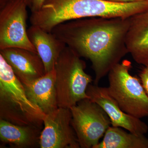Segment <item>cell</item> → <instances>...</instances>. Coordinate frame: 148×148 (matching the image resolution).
I'll use <instances>...</instances> for the list:
<instances>
[{"mask_svg": "<svg viewBox=\"0 0 148 148\" xmlns=\"http://www.w3.org/2000/svg\"><path fill=\"white\" fill-rule=\"evenodd\" d=\"M130 17L74 19L57 25L51 32L80 57L90 60L94 84L98 85L129 53L126 40Z\"/></svg>", "mask_w": 148, "mask_h": 148, "instance_id": "cell-1", "label": "cell"}, {"mask_svg": "<svg viewBox=\"0 0 148 148\" xmlns=\"http://www.w3.org/2000/svg\"><path fill=\"white\" fill-rule=\"evenodd\" d=\"M148 8V1L119 3L105 0H45L38 11L30 16L32 25L48 32L74 19L101 17L128 18Z\"/></svg>", "mask_w": 148, "mask_h": 148, "instance_id": "cell-2", "label": "cell"}, {"mask_svg": "<svg viewBox=\"0 0 148 148\" xmlns=\"http://www.w3.org/2000/svg\"><path fill=\"white\" fill-rule=\"evenodd\" d=\"M45 115L29 100L22 83L0 54V119L42 127Z\"/></svg>", "mask_w": 148, "mask_h": 148, "instance_id": "cell-3", "label": "cell"}, {"mask_svg": "<svg viewBox=\"0 0 148 148\" xmlns=\"http://www.w3.org/2000/svg\"><path fill=\"white\" fill-rule=\"evenodd\" d=\"M86 64L75 52L67 46L55 66L56 86L58 107L71 108L83 99L92 77L85 71Z\"/></svg>", "mask_w": 148, "mask_h": 148, "instance_id": "cell-4", "label": "cell"}, {"mask_svg": "<svg viewBox=\"0 0 148 148\" xmlns=\"http://www.w3.org/2000/svg\"><path fill=\"white\" fill-rule=\"evenodd\" d=\"M132 64L123 60L108 74L109 93L124 112L137 118L148 117V95L140 79L130 73Z\"/></svg>", "mask_w": 148, "mask_h": 148, "instance_id": "cell-5", "label": "cell"}, {"mask_svg": "<svg viewBox=\"0 0 148 148\" xmlns=\"http://www.w3.org/2000/svg\"><path fill=\"white\" fill-rule=\"evenodd\" d=\"M71 124L80 148H94L111 125L102 108L89 98L83 99L70 108Z\"/></svg>", "mask_w": 148, "mask_h": 148, "instance_id": "cell-6", "label": "cell"}, {"mask_svg": "<svg viewBox=\"0 0 148 148\" xmlns=\"http://www.w3.org/2000/svg\"><path fill=\"white\" fill-rule=\"evenodd\" d=\"M27 0L1 1L0 50L17 47L37 53L27 34Z\"/></svg>", "mask_w": 148, "mask_h": 148, "instance_id": "cell-7", "label": "cell"}, {"mask_svg": "<svg viewBox=\"0 0 148 148\" xmlns=\"http://www.w3.org/2000/svg\"><path fill=\"white\" fill-rule=\"evenodd\" d=\"M72 114L67 108L58 107L45 114L40 136L41 148H79L75 132L71 124Z\"/></svg>", "mask_w": 148, "mask_h": 148, "instance_id": "cell-8", "label": "cell"}, {"mask_svg": "<svg viewBox=\"0 0 148 148\" xmlns=\"http://www.w3.org/2000/svg\"><path fill=\"white\" fill-rule=\"evenodd\" d=\"M86 93L89 99L97 103L106 112L110 119L112 126L121 127L135 134L145 135L147 132V125L140 119L123 110L109 93L108 88L90 84Z\"/></svg>", "mask_w": 148, "mask_h": 148, "instance_id": "cell-9", "label": "cell"}, {"mask_svg": "<svg viewBox=\"0 0 148 148\" xmlns=\"http://www.w3.org/2000/svg\"><path fill=\"white\" fill-rule=\"evenodd\" d=\"M0 54L23 84L32 82L46 73L43 62L36 52L11 47L1 49Z\"/></svg>", "mask_w": 148, "mask_h": 148, "instance_id": "cell-10", "label": "cell"}, {"mask_svg": "<svg viewBox=\"0 0 148 148\" xmlns=\"http://www.w3.org/2000/svg\"><path fill=\"white\" fill-rule=\"evenodd\" d=\"M23 85L29 100L45 114L58 108L55 69L32 82Z\"/></svg>", "mask_w": 148, "mask_h": 148, "instance_id": "cell-11", "label": "cell"}, {"mask_svg": "<svg viewBox=\"0 0 148 148\" xmlns=\"http://www.w3.org/2000/svg\"><path fill=\"white\" fill-rule=\"evenodd\" d=\"M27 34L43 62L46 73L54 69L59 56L66 47V44L51 32L34 25L27 30Z\"/></svg>", "mask_w": 148, "mask_h": 148, "instance_id": "cell-12", "label": "cell"}, {"mask_svg": "<svg viewBox=\"0 0 148 148\" xmlns=\"http://www.w3.org/2000/svg\"><path fill=\"white\" fill-rule=\"evenodd\" d=\"M129 53L136 63L148 65V9L130 17L126 37Z\"/></svg>", "mask_w": 148, "mask_h": 148, "instance_id": "cell-13", "label": "cell"}, {"mask_svg": "<svg viewBox=\"0 0 148 148\" xmlns=\"http://www.w3.org/2000/svg\"><path fill=\"white\" fill-rule=\"evenodd\" d=\"M42 127L35 125H21L0 119V140L3 145L11 148L40 147Z\"/></svg>", "mask_w": 148, "mask_h": 148, "instance_id": "cell-14", "label": "cell"}, {"mask_svg": "<svg viewBox=\"0 0 148 148\" xmlns=\"http://www.w3.org/2000/svg\"><path fill=\"white\" fill-rule=\"evenodd\" d=\"M94 148H148V138L111 125Z\"/></svg>", "mask_w": 148, "mask_h": 148, "instance_id": "cell-15", "label": "cell"}, {"mask_svg": "<svg viewBox=\"0 0 148 148\" xmlns=\"http://www.w3.org/2000/svg\"><path fill=\"white\" fill-rule=\"evenodd\" d=\"M144 66V69L140 72L139 75L141 83L148 95V65Z\"/></svg>", "mask_w": 148, "mask_h": 148, "instance_id": "cell-16", "label": "cell"}, {"mask_svg": "<svg viewBox=\"0 0 148 148\" xmlns=\"http://www.w3.org/2000/svg\"><path fill=\"white\" fill-rule=\"evenodd\" d=\"M28 7L32 13L36 12L41 8L45 0H27Z\"/></svg>", "mask_w": 148, "mask_h": 148, "instance_id": "cell-17", "label": "cell"}, {"mask_svg": "<svg viewBox=\"0 0 148 148\" xmlns=\"http://www.w3.org/2000/svg\"><path fill=\"white\" fill-rule=\"evenodd\" d=\"M105 1L113 3H127L136 2L142 0H105Z\"/></svg>", "mask_w": 148, "mask_h": 148, "instance_id": "cell-18", "label": "cell"}, {"mask_svg": "<svg viewBox=\"0 0 148 148\" xmlns=\"http://www.w3.org/2000/svg\"></svg>", "mask_w": 148, "mask_h": 148, "instance_id": "cell-19", "label": "cell"}]
</instances>
